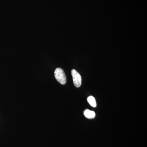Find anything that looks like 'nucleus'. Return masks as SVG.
<instances>
[{"instance_id":"4","label":"nucleus","mask_w":147,"mask_h":147,"mask_svg":"<svg viewBox=\"0 0 147 147\" xmlns=\"http://www.w3.org/2000/svg\"><path fill=\"white\" fill-rule=\"evenodd\" d=\"M88 102L90 105L92 107L95 108L96 106V101L95 99L93 96H90L88 98Z\"/></svg>"},{"instance_id":"1","label":"nucleus","mask_w":147,"mask_h":147,"mask_svg":"<svg viewBox=\"0 0 147 147\" xmlns=\"http://www.w3.org/2000/svg\"><path fill=\"white\" fill-rule=\"evenodd\" d=\"M55 76L57 81L60 84L62 85H65L66 83V76L62 69L56 68L55 71Z\"/></svg>"},{"instance_id":"2","label":"nucleus","mask_w":147,"mask_h":147,"mask_svg":"<svg viewBox=\"0 0 147 147\" xmlns=\"http://www.w3.org/2000/svg\"><path fill=\"white\" fill-rule=\"evenodd\" d=\"M71 74L74 86L76 88H79L82 85V77L81 75L79 72L74 69L71 70Z\"/></svg>"},{"instance_id":"3","label":"nucleus","mask_w":147,"mask_h":147,"mask_svg":"<svg viewBox=\"0 0 147 147\" xmlns=\"http://www.w3.org/2000/svg\"><path fill=\"white\" fill-rule=\"evenodd\" d=\"M84 115L87 118L94 119L95 117V113L94 111L86 109L84 111Z\"/></svg>"}]
</instances>
